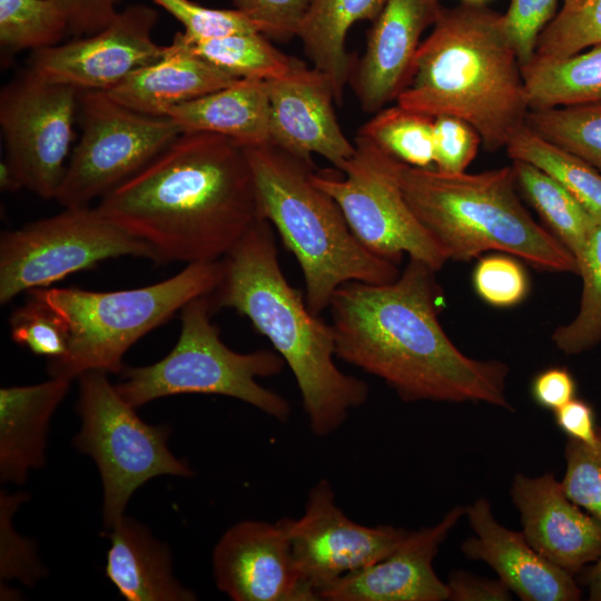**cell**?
I'll list each match as a JSON object with an SVG mask.
<instances>
[{
	"label": "cell",
	"mask_w": 601,
	"mask_h": 601,
	"mask_svg": "<svg viewBox=\"0 0 601 601\" xmlns=\"http://www.w3.org/2000/svg\"><path fill=\"white\" fill-rule=\"evenodd\" d=\"M435 272L410 258L394 282L338 287L328 306L336 357L381 378L404 402H483L512 411L508 365L466 356L441 326Z\"/></svg>",
	"instance_id": "obj_1"
},
{
	"label": "cell",
	"mask_w": 601,
	"mask_h": 601,
	"mask_svg": "<svg viewBox=\"0 0 601 601\" xmlns=\"http://www.w3.org/2000/svg\"><path fill=\"white\" fill-rule=\"evenodd\" d=\"M96 208L158 265L219 260L263 219L244 147L209 132H181Z\"/></svg>",
	"instance_id": "obj_2"
},
{
	"label": "cell",
	"mask_w": 601,
	"mask_h": 601,
	"mask_svg": "<svg viewBox=\"0 0 601 601\" xmlns=\"http://www.w3.org/2000/svg\"><path fill=\"white\" fill-rule=\"evenodd\" d=\"M270 224L257 221L221 258L213 311L235 309L273 345L296 380L309 428L327 436L368 397L367 384L335 364L333 327L312 314L285 278Z\"/></svg>",
	"instance_id": "obj_3"
},
{
	"label": "cell",
	"mask_w": 601,
	"mask_h": 601,
	"mask_svg": "<svg viewBox=\"0 0 601 601\" xmlns=\"http://www.w3.org/2000/svg\"><path fill=\"white\" fill-rule=\"evenodd\" d=\"M396 105L471 125L489 151L505 148L530 111L504 18L481 3L442 8Z\"/></svg>",
	"instance_id": "obj_4"
},
{
	"label": "cell",
	"mask_w": 601,
	"mask_h": 601,
	"mask_svg": "<svg viewBox=\"0 0 601 601\" xmlns=\"http://www.w3.org/2000/svg\"><path fill=\"white\" fill-rule=\"evenodd\" d=\"M260 216L296 258L312 314L328 309L335 290L349 282L385 284L400 276L397 265L370 253L355 237L335 199L312 179L313 160L272 144L244 147Z\"/></svg>",
	"instance_id": "obj_5"
},
{
	"label": "cell",
	"mask_w": 601,
	"mask_h": 601,
	"mask_svg": "<svg viewBox=\"0 0 601 601\" xmlns=\"http://www.w3.org/2000/svg\"><path fill=\"white\" fill-rule=\"evenodd\" d=\"M400 178L407 204L447 259L466 262L496 250L578 274L573 254L522 204L512 166L446 174L402 162Z\"/></svg>",
	"instance_id": "obj_6"
},
{
	"label": "cell",
	"mask_w": 601,
	"mask_h": 601,
	"mask_svg": "<svg viewBox=\"0 0 601 601\" xmlns=\"http://www.w3.org/2000/svg\"><path fill=\"white\" fill-rule=\"evenodd\" d=\"M223 275L221 259L188 264L162 282L131 289L92 292L45 287L28 292L49 305L69 332L63 356L48 362L50 377L73 380L89 371L121 374L126 352L190 300L210 295Z\"/></svg>",
	"instance_id": "obj_7"
},
{
	"label": "cell",
	"mask_w": 601,
	"mask_h": 601,
	"mask_svg": "<svg viewBox=\"0 0 601 601\" xmlns=\"http://www.w3.org/2000/svg\"><path fill=\"white\" fill-rule=\"evenodd\" d=\"M209 295L197 297L180 311L181 328L174 348L160 361L125 367L115 385L134 407L177 394H217L240 400L265 414L287 421L288 402L264 387L258 378L282 373L286 363L269 349L238 353L227 347L210 316Z\"/></svg>",
	"instance_id": "obj_8"
},
{
	"label": "cell",
	"mask_w": 601,
	"mask_h": 601,
	"mask_svg": "<svg viewBox=\"0 0 601 601\" xmlns=\"http://www.w3.org/2000/svg\"><path fill=\"white\" fill-rule=\"evenodd\" d=\"M106 372L79 376L77 412L81 418L75 446L97 464L102 483V519L111 530L125 515L131 495L159 475L189 477L187 463L169 451L170 427L150 425L111 385Z\"/></svg>",
	"instance_id": "obj_9"
},
{
	"label": "cell",
	"mask_w": 601,
	"mask_h": 601,
	"mask_svg": "<svg viewBox=\"0 0 601 601\" xmlns=\"http://www.w3.org/2000/svg\"><path fill=\"white\" fill-rule=\"evenodd\" d=\"M354 145L355 154L339 168L344 177L314 171V184L335 199L370 253L395 265L407 254L441 269L449 259L404 197L402 162L363 135Z\"/></svg>",
	"instance_id": "obj_10"
},
{
	"label": "cell",
	"mask_w": 601,
	"mask_h": 601,
	"mask_svg": "<svg viewBox=\"0 0 601 601\" xmlns=\"http://www.w3.org/2000/svg\"><path fill=\"white\" fill-rule=\"evenodd\" d=\"M122 256L151 260L150 245L105 218L96 207L65 208L0 236V303L99 262Z\"/></svg>",
	"instance_id": "obj_11"
},
{
	"label": "cell",
	"mask_w": 601,
	"mask_h": 601,
	"mask_svg": "<svg viewBox=\"0 0 601 601\" xmlns=\"http://www.w3.org/2000/svg\"><path fill=\"white\" fill-rule=\"evenodd\" d=\"M81 136L55 200L88 207L134 176L180 134L168 117L130 109L102 90L79 92Z\"/></svg>",
	"instance_id": "obj_12"
},
{
	"label": "cell",
	"mask_w": 601,
	"mask_h": 601,
	"mask_svg": "<svg viewBox=\"0 0 601 601\" xmlns=\"http://www.w3.org/2000/svg\"><path fill=\"white\" fill-rule=\"evenodd\" d=\"M79 90L27 70L0 95L6 162L21 187L55 199L67 169Z\"/></svg>",
	"instance_id": "obj_13"
},
{
	"label": "cell",
	"mask_w": 601,
	"mask_h": 601,
	"mask_svg": "<svg viewBox=\"0 0 601 601\" xmlns=\"http://www.w3.org/2000/svg\"><path fill=\"white\" fill-rule=\"evenodd\" d=\"M282 520L296 569L318 598L339 578L386 558L408 533L390 524L366 526L354 522L336 504L327 480L309 490L299 519Z\"/></svg>",
	"instance_id": "obj_14"
},
{
	"label": "cell",
	"mask_w": 601,
	"mask_h": 601,
	"mask_svg": "<svg viewBox=\"0 0 601 601\" xmlns=\"http://www.w3.org/2000/svg\"><path fill=\"white\" fill-rule=\"evenodd\" d=\"M157 21L154 8L127 6L90 36L35 50L29 70L79 91H108L137 69L164 57L165 46L152 39Z\"/></svg>",
	"instance_id": "obj_15"
},
{
	"label": "cell",
	"mask_w": 601,
	"mask_h": 601,
	"mask_svg": "<svg viewBox=\"0 0 601 601\" xmlns=\"http://www.w3.org/2000/svg\"><path fill=\"white\" fill-rule=\"evenodd\" d=\"M217 588L234 601H316L302 580L282 519L230 526L213 551Z\"/></svg>",
	"instance_id": "obj_16"
},
{
	"label": "cell",
	"mask_w": 601,
	"mask_h": 601,
	"mask_svg": "<svg viewBox=\"0 0 601 601\" xmlns=\"http://www.w3.org/2000/svg\"><path fill=\"white\" fill-rule=\"evenodd\" d=\"M269 144L312 160L317 154L339 169L355 154L337 121L335 92L328 78L300 61L285 77L266 81Z\"/></svg>",
	"instance_id": "obj_17"
},
{
	"label": "cell",
	"mask_w": 601,
	"mask_h": 601,
	"mask_svg": "<svg viewBox=\"0 0 601 601\" xmlns=\"http://www.w3.org/2000/svg\"><path fill=\"white\" fill-rule=\"evenodd\" d=\"M465 508H452L432 526L408 531L400 545L383 560L348 573L319 592L327 601H444L446 582L433 569L440 545Z\"/></svg>",
	"instance_id": "obj_18"
},
{
	"label": "cell",
	"mask_w": 601,
	"mask_h": 601,
	"mask_svg": "<svg viewBox=\"0 0 601 601\" xmlns=\"http://www.w3.org/2000/svg\"><path fill=\"white\" fill-rule=\"evenodd\" d=\"M510 494L525 539L554 565L575 577L601 555V524L566 496L553 473H516Z\"/></svg>",
	"instance_id": "obj_19"
},
{
	"label": "cell",
	"mask_w": 601,
	"mask_h": 601,
	"mask_svg": "<svg viewBox=\"0 0 601 601\" xmlns=\"http://www.w3.org/2000/svg\"><path fill=\"white\" fill-rule=\"evenodd\" d=\"M442 0H386L370 29L352 76L362 109L375 114L406 86L423 32L433 27Z\"/></svg>",
	"instance_id": "obj_20"
},
{
	"label": "cell",
	"mask_w": 601,
	"mask_h": 601,
	"mask_svg": "<svg viewBox=\"0 0 601 601\" xmlns=\"http://www.w3.org/2000/svg\"><path fill=\"white\" fill-rule=\"evenodd\" d=\"M474 536L461 544L471 560L490 565L499 579L523 601H577L582 591L574 575L535 551L522 532L500 524L485 497L465 508Z\"/></svg>",
	"instance_id": "obj_21"
},
{
	"label": "cell",
	"mask_w": 601,
	"mask_h": 601,
	"mask_svg": "<svg viewBox=\"0 0 601 601\" xmlns=\"http://www.w3.org/2000/svg\"><path fill=\"white\" fill-rule=\"evenodd\" d=\"M71 380L50 377L35 385L0 390V480L21 485L46 462L50 420Z\"/></svg>",
	"instance_id": "obj_22"
},
{
	"label": "cell",
	"mask_w": 601,
	"mask_h": 601,
	"mask_svg": "<svg viewBox=\"0 0 601 601\" xmlns=\"http://www.w3.org/2000/svg\"><path fill=\"white\" fill-rule=\"evenodd\" d=\"M106 577L128 601H191L196 594L173 574L167 545L131 518L124 515L107 533Z\"/></svg>",
	"instance_id": "obj_23"
},
{
	"label": "cell",
	"mask_w": 601,
	"mask_h": 601,
	"mask_svg": "<svg viewBox=\"0 0 601 601\" xmlns=\"http://www.w3.org/2000/svg\"><path fill=\"white\" fill-rule=\"evenodd\" d=\"M237 80L206 60L168 45L161 59L137 69L106 92L138 112L165 117L169 107Z\"/></svg>",
	"instance_id": "obj_24"
},
{
	"label": "cell",
	"mask_w": 601,
	"mask_h": 601,
	"mask_svg": "<svg viewBox=\"0 0 601 601\" xmlns=\"http://www.w3.org/2000/svg\"><path fill=\"white\" fill-rule=\"evenodd\" d=\"M181 132H209L247 147L269 144L266 81L240 79L201 97L169 107Z\"/></svg>",
	"instance_id": "obj_25"
},
{
	"label": "cell",
	"mask_w": 601,
	"mask_h": 601,
	"mask_svg": "<svg viewBox=\"0 0 601 601\" xmlns=\"http://www.w3.org/2000/svg\"><path fill=\"white\" fill-rule=\"evenodd\" d=\"M386 0H311L297 37L313 67L331 81L336 102L352 76L346 36L357 21H374Z\"/></svg>",
	"instance_id": "obj_26"
},
{
	"label": "cell",
	"mask_w": 601,
	"mask_h": 601,
	"mask_svg": "<svg viewBox=\"0 0 601 601\" xmlns=\"http://www.w3.org/2000/svg\"><path fill=\"white\" fill-rule=\"evenodd\" d=\"M521 69L530 110L601 101V43L565 58L534 56Z\"/></svg>",
	"instance_id": "obj_27"
},
{
	"label": "cell",
	"mask_w": 601,
	"mask_h": 601,
	"mask_svg": "<svg viewBox=\"0 0 601 601\" xmlns=\"http://www.w3.org/2000/svg\"><path fill=\"white\" fill-rule=\"evenodd\" d=\"M171 48L195 55L236 79L274 80L300 62L278 50L262 32L195 39L178 32Z\"/></svg>",
	"instance_id": "obj_28"
},
{
	"label": "cell",
	"mask_w": 601,
	"mask_h": 601,
	"mask_svg": "<svg viewBox=\"0 0 601 601\" xmlns=\"http://www.w3.org/2000/svg\"><path fill=\"white\" fill-rule=\"evenodd\" d=\"M511 166L523 196L578 260L598 223L573 195L541 169L521 160H512Z\"/></svg>",
	"instance_id": "obj_29"
},
{
	"label": "cell",
	"mask_w": 601,
	"mask_h": 601,
	"mask_svg": "<svg viewBox=\"0 0 601 601\" xmlns=\"http://www.w3.org/2000/svg\"><path fill=\"white\" fill-rule=\"evenodd\" d=\"M505 150L512 160L529 162L552 177L601 224V173L592 165L526 125L513 134Z\"/></svg>",
	"instance_id": "obj_30"
},
{
	"label": "cell",
	"mask_w": 601,
	"mask_h": 601,
	"mask_svg": "<svg viewBox=\"0 0 601 601\" xmlns=\"http://www.w3.org/2000/svg\"><path fill=\"white\" fill-rule=\"evenodd\" d=\"M433 121L430 116L395 105L375 112L358 134L405 165L433 168Z\"/></svg>",
	"instance_id": "obj_31"
},
{
	"label": "cell",
	"mask_w": 601,
	"mask_h": 601,
	"mask_svg": "<svg viewBox=\"0 0 601 601\" xmlns=\"http://www.w3.org/2000/svg\"><path fill=\"white\" fill-rule=\"evenodd\" d=\"M577 263L583 283L578 314L552 334L556 348L566 355L589 351L601 341V224L592 230Z\"/></svg>",
	"instance_id": "obj_32"
},
{
	"label": "cell",
	"mask_w": 601,
	"mask_h": 601,
	"mask_svg": "<svg viewBox=\"0 0 601 601\" xmlns=\"http://www.w3.org/2000/svg\"><path fill=\"white\" fill-rule=\"evenodd\" d=\"M525 125L601 173V101L530 110Z\"/></svg>",
	"instance_id": "obj_33"
},
{
	"label": "cell",
	"mask_w": 601,
	"mask_h": 601,
	"mask_svg": "<svg viewBox=\"0 0 601 601\" xmlns=\"http://www.w3.org/2000/svg\"><path fill=\"white\" fill-rule=\"evenodd\" d=\"M68 20L55 0H0V43L11 52L59 45Z\"/></svg>",
	"instance_id": "obj_34"
},
{
	"label": "cell",
	"mask_w": 601,
	"mask_h": 601,
	"mask_svg": "<svg viewBox=\"0 0 601 601\" xmlns=\"http://www.w3.org/2000/svg\"><path fill=\"white\" fill-rule=\"evenodd\" d=\"M601 43V0H563L539 37L535 56L565 58Z\"/></svg>",
	"instance_id": "obj_35"
},
{
	"label": "cell",
	"mask_w": 601,
	"mask_h": 601,
	"mask_svg": "<svg viewBox=\"0 0 601 601\" xmlns=\"http://www.w3.org/2000/svg\"><path fill=\"white\" fill-rule=\"evenodd\" d=\"M11 338L35 355L49 361L65 355L68 349L67 324L49 305L28 294L27 302L10 316Z\"/></svg>",
	"instance_id": "obj_36"
},
{
	"label": "cell",
	"mask_w": 601,
	"mask_h": 601,
	"mask_svg": "<svg viewBox=\"0 0 601 601\" xmlns=\"http://www.w3.org/2000/svg\"><path fill=\"white\" fill-rule=\"evenodd\" d=\"M28 494L18 492L0 494V581L17 580L33 587L46 574L35 543L21 536L13 526V516Z\"/></svg>",
	"instance_id": "obj_37"
},
{
	"label": "cell",
	"mask_w": 601,
	"mask_h": 601,
	"mask_svg": "<svg viewBox=\"0 0 601 601\" xmlns=\"http://www.w3.org/2000/svg\"><path fill=\"white\" fill-rule=\"evenodd\" d=\"M599 442L590 446L568 437L565 473L561 481L566 496L601 524V426Z\"/></svg>",
	"instance_id": "obj_38"
},
{
	"label": "cell",
	"mask_w": 601,
	"mask_h": 601,
	"mask_svg": "<svg viewBox=\"0 0 601 601\" xmlns=\"http://www.w3.org/2000/svg\"><path fill=\"white\" fill-rule=\"evenodd\" d=\"M472 283L483 302L499 308L520 304L530 290L526 272L509 254L481 257L473 269Z\"/></svg>",
	"instance_id": "obj_39"
},
{
	"label": "cell",
	"mask_w": 601,
	"mask_h": 601,
	"mask_svg": "<svg viewBox=\"0 0 601 601\" xmlns=\"http://www.w3.org/2000/svg\"><path fill=\"white\" fill-rule=\"evenodd\" d=\"M184 27V35L211 39L235 33L262 32L260 27L237 9H213L193 0H150ZM263 33V32H262Z\"/></svg>",
	"instance_id": "obj_40"
},
{
	"label": "cell",
	"mask_w": 601,
	"mask_h": 601,
	"mask_svg": "<svg viewBox=\"0 0 601 601\" xmlns=\"http://www.w3.org/2000/svg\"><path fill=\"white\" fill-rule=\"evenodd\" d=\"M482 140L477 131L453 116H439L433 121L434 168L446 174L464 173L475 158Z\"/></svg>",
	"instance_id": "obj_41"
},
{
	"label": "cell",
	"mask_w": 601,
	"mask_h": 601,
	"mask_svg": "<svg viewBox=\"0 0 601 601\" xmlns=\"http://www.w3.org/2000/svg\"><path fill=\"white\" fill-rule=\"evenodd\" d=\"M558 0H511L505 30L521 67L535 56L540 35L555 17Z\"/></svg>",
	"instance_id": "obj_42"
},
{
	"label": "cell",
	"mask_w": 601,
	"mask_h": 601,
	"mask_svg": "<svg viewBox=\"0 0 601 601\" xmlns=\"http://www.w3.org/2000/svg\"><path fill=\"white\" fill-rule=\"evenodd\" d=\"M235 9L256 22L265 36L286 40L297 36L311 0H231Z\"/></svg>",
	"instance_id": "obj_43"
},
{
	"label": "cell",
	"mask_w": 601,
	"mask_h": 601,
	"mask_svg": "<svg viewBox=\"0 0 601 601\" xmlns=\"http://www.w3.org/2000/svg\"><path fill=\"white\" fill-rule=\"evenodd\" d=\"M68 20V35L76 38L90 36L117 14L122 0H55Z\"/></svg>",
	"instance_id": "obj_44"
},
{
	"label": "cell",
	"mask_w": 601,
	"mask_h": 601,
	"mask_svg": "<svg viewBox=\"0 0 601 601\" xmlns=\"http://www.w3.org/2000/svg\"><path fill=\"white\" fill-rule=\"evenodd\" d=\"M530 390L539 406L554 412L575 397L577 383L568 368L554 366L538 373Z\"/></svg>",
	"instance_id": "obj_45"
},
{
	"label": "cell",
	"mask_w": 601,
	"mask_h": 601,
	"mask_svg": "<svg viewBox=\"0 0 601 601\" xmlns=\"http://www.w3.org/2000/svg\"><path fill=\"white\" fill-rule=\"evenodd\" d=\"M451 601H509L511 590L499 579L489 580L464 571L451 572L446 582Z\"/></svg>",
	"instance_id": "obj_46"
},
{
	"label": "cell",
	"mask_w": 601,
	"mask_h": 601,
	"mask_svg": "<svg viewBox=\"0 0 601 601\" xmlns=\"http://www.w3.org/2000/svg\"><path fill=\"white\" fill-rule=\"evenodd\" d=\"M553 413L555 424L568 437L590 446L598 444L595 414L588 402L574 397Z\"/></svg>",
	"instance_id": "obj_47"
},
{
	"label": "cell",
	"mask_w": 601,
	"mask_h": 601,
	"mask_svg": "<svg viewBox=\"0 0 601 601\" xmlns=\"http://www.w3.org/2000/svg\"><path fill=\"white\" fill-rule=\"evenodd\" d=\"M577 575H579L577 581L588 589L589 600L601 601V555Z\"/></svg>",
	"instance_id": "obj_48"
},
{
	"label": "cell",
	"mask_w": 601,
	"mask_h": 601,
	"mask_svg": "<svg viewBox=\"0 0 601 601\" xmlns=\"http://www.w3.org/2000/svg\"><path fill=\"white\" fill-rule=\"evenodd\" d=\"M0 184L3 190L12 191L21 188L20 183L18 181L6 161L1 162L0 166Z\"/></svg>",
	"instance_id": "obj_49"
},
{
	"label": "cell",
	"mask_w": 601,
	"mask_h": 601,
	"mask_svg": "<svg viewBox=\"0 0 601 601\" xmlns=\"http://www.w3.org/2000/svg\"><path fill=\"white\" fill-rule=\"evenodd\" d=\"M465 2H471V3H481L485 0H464Z\"/></svg>",
	"instance_id": "obj_50"
}]
</instances>
